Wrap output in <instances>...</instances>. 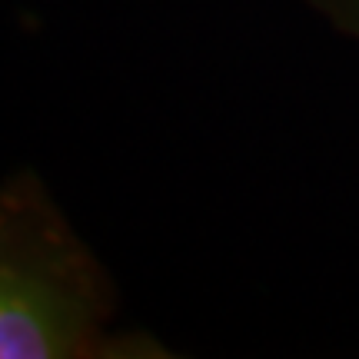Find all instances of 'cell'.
<instances>
[{"mask_svg": "<svg viewBox=\"0 0 359 359\" xmlns=\"http://www.w3.org/2000/svg\"><path fill=\"white\" fill-rule=\"evenodd\" d=\"M107 316L103 273L43 193H0V359L97 353Z\"/></svg>", "mask_w": 359, "mask_h": 359, "instance_id": "obj_1", "label": "cell"}]
</instances>
